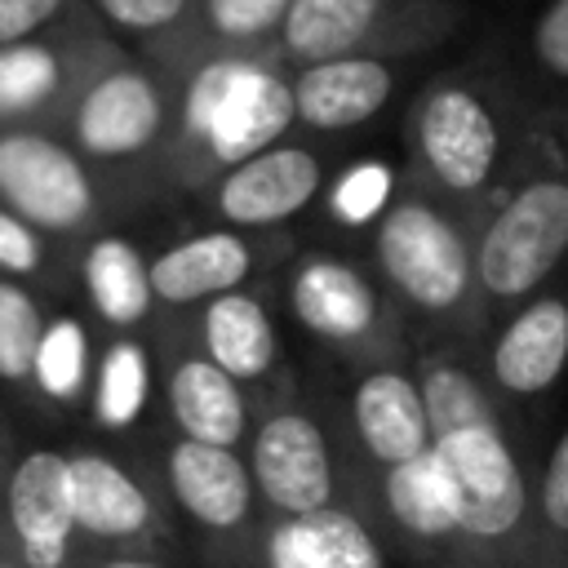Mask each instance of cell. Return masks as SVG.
<instances>
[{"mask_svg":"<svg viewBox=\"0 0 568 568\" xmlns=\"http://www.w3.org/2000/svg\"><path fill=\"white\" fill-rule=\"evenodd\" d=\"M293 115V84L253 62H209L186 89V129L200 133L226 164L271 151Z\"/></svg>","mask_w":568,"mask_h":568,"instance_id":"6da1fadb","label":"cell"},{"mask_svg":"<svg viewBox=\"0 0 568 568\" xmlns=\"http://www.w3.org/2000/svg\"><path fill=\"white\" fill-rule=\"evenodd\" d=\"M568 248V186L528 182L479 244V284L497 297L532 293Z\"/></svg>","mask_w":568,"mask_h":568,"instance_id":"7a4b0ae2","label":"cell"},{"mask_svg":"<svg viewBox=\"0 0 568 568\" xmlns=\"http://www.w3.org/2000/svg\"><path fill=\"white\" fill-rule=\"evenodd\" d=\"M377 257L390 284L426 311L453 306L470 284V253L462 235L426 204H399L382 217Z\"/></svg>","mask_w":568,"mask_h":568,"instance_id":"3957f363","label":"cell"},{"mask_svg":"<svg viewBox=\"0 0 568 568\" xmlns=\"http://www.w3.org/2000/svg\"><path fill=\"white\" fill-rule=\"evenodd\" d=\"M457 493V528L475 537H501L524 515V475L501 444L497 426H466L430 444Z\"/></svg>","mask_w":568,"mask_h":568,"instance_id":"277c9868","label":"cell"},{"mask_svg":"<svg viewBox=\"0 0 568 568\" xmlns=\"http://www.w3.org/2000/svg\"><path fill=\"white\" fill-rule=\"evenodd\" d=\"M0 195L44 231H71L93 209L80 160L36 133L0 138Z\"/></svg>","mask_w":568,"mask_h":568,"instance_id":"5b68a950","label":"cell"},{"mask_svg":"<svg viewBox=\"0 0 568 568\" xmlns=\"http://www.w3.org/2000/svg\"><path fill=\"white\" fill-rule=\"evenodd\" d=\"M253 484L293 519L324 510L333 466L320 426L302 413H275L253 439Z\"/></svg>","mask_w":568,"mask_h":568,"instance_id":"8992f818","label":"cell"},{"mask_svg":"<svg viewBox=\"0 0 568 568\" xmlns=\"http://www.w3.org/2000/svg\"><path fill=\"white\" fill-rule=\"evenodd\" d=\"M417 142L435 178L453 191L488 182L497 160V124L488 106L466 89H435L417 115Z\"/></svg>","mask_w":568,"mask_h":568,"instance_id":"52a82bcc","label":"cell"},{"mask_svg":"<svg viewBox=\"0 0 568 568\" xmlns=\"http://www.w3.org/2000/svg\"><path fill=\"white\" fill-rule=\"evenodd\" d=\"M9 519L22 541V559L31 568H58L67 559V537L75 524V493H71V457L62 453H31L9 479Z\"/></svg>","mask_w":568,"mask_h":568,"instance_id":"ba28073f","label":"cell"},{"mask_svg":"<svg viewBox=\"0 0 568 568\" xmlns=\"http://www.w3.org/2000/svg\"><path fill=\"white\" fill-rule=\"evenodd\" d=\"M320 191V164L302 146H271L235 164L217 186V209L231 226H271L306 209Z\"/></svg>","mask_w":568,"mask_h":568,"instance_id":"9c48e42d","label":"cell"},{"mask_svg":"<svg viewBox=\"0 0 568 568\" xmlns=\"http://www.w3.org/2000/svg\"><path fill=\"white\" fill-rule=\"evenodd\" d=\"M351 417H355L364 448L386 466H404V462L430 453L435 435H430L426 399H422V386H413L404 373H386V368L368 373L355 386Z\"/></svg>","mask_w":568,"mask_h":568,"instance_id":"30bf717a","label":"cell"},{"mask_svg":"<svg viewBox=\"0 0 568 568\" xmlns=\"http://www.w3.org/2000/svg\"><path fill=\"white\" fill-rule=\"evenodd\" d=\"M390 89V71L377 58H328L297 75L293 102L311 129H355L386 106Z\"/></svg>","mask_w":568,"mask_h":568,"instance_id":"8fae6325","label":"cell"},{"mask_svg":"<svg viewBox=\"0 0 568 568\" xmlns=\"http://www.w3.org/2000/svg\"><path fill=\"white\" fill-rule=\"evenodd\" d=\"M169 484L182 510L209 528H235L248 515L253 501V475L248 466L217 444L182 439L169 453Z\"/></svg>","mask_w":568,"mask_h":568,"instance_id":"7c38bea8","label":"cell"},{"mask_svg":"<svg viewBox=\"0 0 568 568\" xmlns=\"http://www.w3.org/2000/svg\"><path fill=\"white\" fill-rule=\"evenodd\" d=\"M160 129V98L146 75L115 71L89 89L75 115V138L89 155H133Z\"/></svg>","mask_w":568,"mask_h":568,"instance_id":"4fadbf2b","label":"cell"},{"mask_svg":"<svg viewBox=\"0 0 568 568\" xmlns=\"http://www.w3.org/2000/svg\"><path fill=\"white\" fill-rule=\"evenodd\" d=\"M568 364V302L546 297L524 306L493 346V377L515 395H537Z\"/></svg>","mask_w":568,"mask_h":568,"instance_id":"5bb4252c","label":"cell"},{"mask_svg":"<svg viewBox=\"0 0 568 568\" xmlns=\"http://www.w3.org/2000/svg\"><path fill=\"white\" fill-rule=\"evenodd\" d=\"M253 257L248 244L235 231H209L195 240L173 244L151 262V288L164 302H200L235 293V284L248 275Z\"/></svg>","mask_w":568,"mask_h":568,"instance_id":"9a60e30c","label":"cell"},{"mask_svg":"<svg viewBox=\"0 0 568 568\" xmlns=\"http://www.w3.org/2000/svg\"><path fill=\"white\" fill-rule=\"evenodd\" d=\"M293 315L320 337L351 342V337L373 328L377 297L355 266L333 262V257H315L293 280Z\"/></svg>","mask_w":568,"mask_h":568,"instance_id":"2e32d148","label":"cell"},{"mask_svg":"<svg viewBox=\"0 0 568 568\" xmlns=\"http://www.w3.org/2000/svg\"><path fill=\"white\" fill-rule=\"evenodd\" d=\"M169 404L186 439L231 448L244 435L240 382L222 373L213 359H182L169 377Z\"/></svg>","mask_w":568,"mask_h":568,"instance_id":"e0dca14e","label":"cell"},{"mask_svg":"<svg viewBox=\"0 0 568 568\" xmlns=\"http://www.w3.org/2000/svg\"><path fill=\"white\" fill-rule=\"evenodd\" d=\"M71 493H75V524L98 537H129L142 532L151 519V501L129 470L98 453L71 457Z\"/></svg>","mask_w":568,"mask_h":568,"instance_id":"ac0fdd59","label":"cell"},{"mask_svg":"<svg viewBox=\"0 0 568 568\" xmlns=\"http://www.w3.org/2000/svg\"><path fill=\"white\" fill-rule=\"evenodd\" d=\"M204 346L209 359L235 382H253L275 364V328L257 297L222 293L204 311Z\"/></svg>","mask_w":568,"mask_h":568,"instance_id":"d6986e66","label":"cell"},{"mask_svg":"<svg viewBox=\"0 0 568 568\" xmlns=\"http://www.w3.org/2000/svg\"><path fill=\"white\" fill-rule=\"evenodd\" d=\"M84 288L106 324H138L151 311V266L120 235H102L84 253Z\"/></svg>","mask_w":568,"mask_h":568,"instance_id":"ffe728a7","label":"cell"},{"mask_svg":"<svg viewBox=\"0 0 568 568\" xmlns=\"http://www.w3.org/2000/svg\"><path fill=\"white\" fill-rule=\"evenodd\" d=\"M382 0H293L284 18V40L297 58L328 62L346 58L373 27Z\"/></svg>","mask_w":568,"mask_h":568,"instance_id":"44dd1931","label":"cell"},{"mask_svg":"<svg viewBox=\"0 0 568 568\" xmlns=\"http://www.w3.org/2000/svg\"><path fill=\"white\" fill-rule=\"evenodd\" d=\"M386 501H390L395 519L422 537H439V532L457 528V493H453V479L435 448L404 466H390Z\"/></svg>","mask_w":568,"mask_h":568,"instance_id":"7402d4cb","label":"cell"},{"mask_svg":"<svg viewBox=\"0 0 568 568\" xmlns=\"http://www.w3.org/2000/svg\"><path fill=\"white\" fill-rule=\"evenodd\" d=\"M280 537L293 546V555L306 568H382V550L368 537V528L346 510H315L302 519H288Z\"/></svg>","mask_w":568,"mask_h":568,"instance_id":"603a6c76","label":"cell"},{"mask_svg":"<svg viewBox=\"0 0 568 568\" xmlns=\"http://www.w3.org/2000/svg\"><path fill=\"white\" fill-rule=\"evenodd\" d=\"M146 390H151V368H146V355L142 346L133 342H115L102 359V373H98V395H93V413L106 430H124L142 417L146 408Z\"/></svg>","mask_w":568,"mask_h":568,"instance_id":"cb8c5ba5","label":"cell"},{"mask_svg":"<svg viewBox=\"0 0 568 568\" xmlns=\"http://www.w3.org/2000/svg\"><path fill=\"white\" fill-rule=\"evenodd\" d=\"M40 337H44V320H40L36 297L27 288L0 280V377L4 382L31 377Z\"/></svg>","mask_w":568,"mask_h":568,"instance_id":"d4e9b609","label":"cell"},{"mask_svg":"<svg viewBox=\"0 0 568 568\" xmlns=\"http://www.w3.org/2000/svg\"><path fill=\"white\" fill-rule=\"evenodd\" d=\"M422 399H426V417H430V435H435V439H444V435H453V430H466V426L493 422V417H488V404H484V395H479V386H475L462 368H453V364H439V368L426 373Z\"/></svg>","mask_w":568,"mask_h":568,"instance_id":"484cf974","label":"cell"},{"mask_svg":"<svg viewBox=\"0 0 568 568\" xmlns=\"http://www.w3.org/2000/svg\"><path fill=\"white\" fill-rule=\"evenodd\" d=\"M31 377L49 399H75L80 395V386H84V328L75 320H53L44 328Z\"/></svg>","mask_w":568,"mask_h":568,"instance_id":"4316f807","label":"cell"},{"mask_svg":"<svg viewBox=\"0 0 568 568\" xmlns=\"http://www.w3.org/2000/svg\"><path fill=\"white\" fill-rule=\"evenodd\" d=\"M58 89V62L40 44H4L0 49V111H22Z\"/></svg>","mask_w":568,"mask_h":568,"instance_id":"83f0119b","label":"cell"},{"mask_svg":"<svg viewBox=\"0 0 568 568\" xmlns=\"http://www.w3.org/2000/svg\"><path fill=\"white\" fill-rule=\"evenodd\" d=\"M390 195V169L386 164H355L337 191H333V213L346 217V222H373V213L386 204Z\"/></svg>","mask_w":568,"mask_h":568,"instance_id":"f1b7e54d","label":"cell"},{"mask_svg":"<svg viewBox=\"0 0 568 568\" xmlns=\"http://www.w3.org/2000/svg\"><path fill=\"white\" fill-rule=\"evenodd\" d=\"M293 0H209V18L222 36H262L288 18Z\"/></svg>","mask_w":568,"mask_h":568,"instance_id":"f546056e","label":"cell"},{"mask_svg":"<svg viewBox=\"0 0 568 568\" xmlns=\"http://www.w3.org/2000/svg\"><path fill=\"white\" fill-rule=\"evenodd\" d=\"M532 44H537L541 67L568 80V0H550L541 9L537 31H532Z\"/></svg>","mask_w":568,"mask_h":568,"instance_id":"4dcf8cb0","label":"cell"},{"mask_svg":"<svg viewBox=\"0 0 568 568\" xmlns=\"http://www.w3.org/2000/svg\"><path fill=\"white\" fill-rule=\"evenodd\" d=\"M98 4L115 27H129V31L164 27L186 9V0H98Z\"/></svg>","mask_w":568,"mask_h":568,"instance_id":"1f68e13d","label":"cell"},{"mask_svg":"<svg viewBox=\"0 0 568 568\" xmlns=\"http://www.w3.org/2000/svg\"><path fill=\"white\" fill-rule=\"evenodd\" d=\"M58 9H62V0H0V49L4 44H22Z\"/></svg>","mask_w":568,"mask_h":568,"instance_id":"d6a6232c","label":"cell"},{"mask_svg":"<svg viewBox=\"0 0 568 568\" xmlns=\"http://www.w3.org/2000/svg\"><path fill=\"white\" fill-rule=\"evenodd\" d=\"M36 266H40V244H36V235H31L13 213L0 209V271H9V275H31Z\"/></svg>","mask_w":568,"mask_h":568,"instance_id":"836d02e7","label":"cell"},{"mask_svg":"<svg viewBox=\"0 0 568 568\" xmlns=\"http://www.w3.org/2000/svg\"><path fill=\"white\" fill-rule=\"evenodd\" d=\"M541 510L546 524L568 532V435L555 444L550 462H546V479H541Z\"/></svg>","mask_w":568,"mask_h":568,"instance_id":"e575fe53","label":"cell"},{"mask_svg":"<svg viewBox=\"0 0 568 568\" xmlns=\"http://www.w3.org/2000/svg\"><path fill=\"white\" fill-rule=\"evenodd\" d=\"M271 568H306V564L293 555V546H288L280 532L271 537Z\"/></svg>","mask_w":568,"mask_h":568,"instance_id":"d590c367","label":"cell"},{"mask_svg":"<svg viewBox=\"0 0 568 568\" xmlns=\"http://www.w3.org/2000/svg\"><path fill=\"white\" fill-rule=\"evenodd\" d=\"M106 568H155V564H133V559H115V564H106Z\"/></svg>","mask_w":568,"mask_h":568,"instance_id":"8d00e7d4","label":"cell"},{"mask_svg":"<svg viewBox=\"0 0 568 568\" xmlns=\"http://www.w3.org/2000/svg\"><path fill=\"white\" fill-rule=\"evenodd\" d=\"M564 186H568V182H564Z\"/></svg>","mask_w":568,"mask_h":568,"instance_id":"74e56055","label":"cell"}]
</instances>
